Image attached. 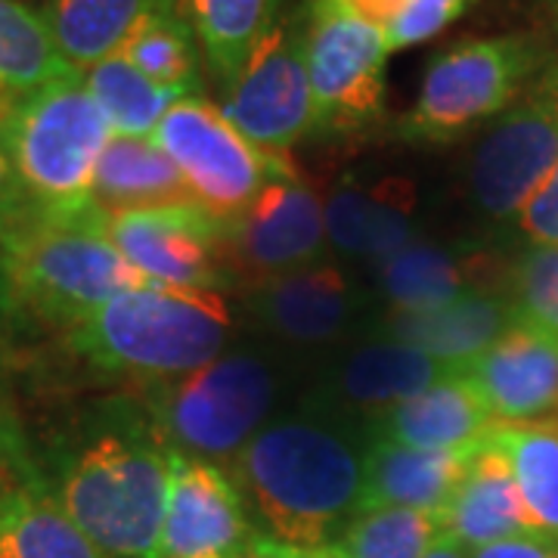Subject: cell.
Segmentation results:
<instances>
[{
    "instance_id": "30",
    "label": "cell",
    "mask_w": 558,
    "mask_h": 558,
    "mask_svg": "<svg viewBox=\"0 0 558 558\" xmlns=\"http://www.w3.org/2000/svg\"><path fill=\"white\" fill-rule=\"evenodd\" d=\"M72 75L78 69L62 60L38 10L22 0H0V87L22 97Z\"/></svg>"
},
{
    "instance_id": "33",
    "label": "cell",
    "mask_w": 558,
    "mask_h": 558,
    "mask_svg": "<svg viewBox=\"0 0 558 558\" xmlns=\"http://www.w3.org/2000/svg\"><path fill=\"white\" fill-rule=\"evenodd\" d=\"M512 304L519 319L558 332V245H537L512 274Z\"/></svg>"
},
{
    "instance_id": "26",
    "label": "cell",
    "mask_w": 558,
    "mask_h": 558,
    "mask_svg": "<svg viewBox=\"0 0 558 558\" xmlns=\"http://www.w3.org/2000/svg\"><path fill=\"white\" fill-rule=\"evenodd\" d=\"M81 78L87 84L90 97L100 102V109L112 124V134L119 137H153V131L159 128V121L171 106H178L186 97H196L183 87H168L146 78L121 53L90 65L87 72H81Z\"/></svg>"
},
{
    "instance_id": "12",
    "label": "cell",
    "mask_w": 558,
    "mask_h": 558,
    "mask_svg": "<svg viewBox=\"0 0 558 558\" xmlns=\"http://www.w3.org/2000/svg\"><path fill=\"white\" fill-rule=\"evenodd\" d=\"M102 230L140 277L168 289L218 292L233 279L227 223L202 205H165L106 215Z\"/></svg>"
},
{
    "instance_id": "25",
    "label": "cell",
    "mask_w": 558,
    "mask_h": 558,
    "mask_svg": "<svg viewBox=\"0 0 558 558\" xmlns=\"http://www.w3.org/2000/svg\"><path fill=\"white\" fill-rule=\"evenodd\" d=\"M487 440L509 462L531 534L558 539V418L494 422Z\"/></svg>"
},
{
    "instance_id": "45",
    "label": "cell",
    "mask_w": 558,
    "mask_h": 558,
    "mask_svg": "<svg viewBox=\"0 0 558 558\" xmlns=\"http://www.w3.org/2000/svg\"><path fill=\"white\" fill-rule=\"evenodd\" d=\"M553 10H556V25H558V0H553Z\"/></svg>"
},
{
    "instance_id": "29",
    "label": "cell",
    "mask_w": 558,
    "mask_h": 558,
    "mask_svg": "<svg viewBox=\"0 0 558 558\" xmlns=\"http://www.w3.org/2000/svg\"><path fill=\"white\" fill-rule=\"evenodd\" d=\"M472 274L475 264L469 258H459L440 245L410 242L398 255L381 260L379 282L395 311H422L478 289Z\"/></svg>"
},
{
    "instance_id": "2",
    "label": "cell",
    "mask_w": 558,
    "mask_h": 558,
    "mask_svg": "<svg viewBox=\"0 0 558 558\" xmlns=\"http://www.w3.org/2000/svg\"><path fill=\"white\" fill-rule=\"evenodd\" d=\"M360 447L339 425L292 416L260 428L236 457V481L270 527V537L317 549L360 512Z\"/></svg>"
},
{
    "instance_id": "20",
    "label": "cell",
    "mask_w": 558,
    "mask_h": 558,
    "mask_svg": "<svg viewBox=\"0 0 558 558\" xmlns=\"http://www.w3.org/2000/svg\"><path fill=\"white\" fill-rule=\"evenodd\" d=\"M444 531L469 553L502 539L531 537L527 512L509 462L487 438L472 450L457 490L444 509Z\"/></svg>"
},
{
    "instance_id": "41",
    "label": "cell",
    "mask_w": 558,
    "mask_h": 558,
    "mask_svg": "<svg viewBox=\"0 0 558 558\" xmlns=\"http://www.w3.org/2000/svg\"><path fill=\"white\" fill-rule=\"evenodd\" d=\"M22 307L20 295H16V286H13V277H10V267H7V258L0 252V336H7L13 326H20Z\"/></svg>"
},
{
    "instance_id": "18",
    "label": "cell",
    "mask_w": 558,
    "mask_h": 558,
    "mask_svg": "<svg viewBox=\"0 0 558 558\" xmlns=\"http://www.w3.org/2000/svg\"><path fill=\"white\" fill-rule=\"evenodd\" d=\"M472 450H457V453L416 450V447H403L395 440L373 438L366 444L360 512H366V509H422V512L444 515V509L469 465Z\"/></svg>"
},
{
    "instance_id": "6",
    "label": "cell",
    "mask_w": 558,
    "mask_h": 558,
    "mask_svg": "<svg viewBox=\"0 0 558 558\" xmlns=\"http://www.w3.org/2000/svg\"><path fill=\"white\" fill-rule=\"evenodd\" d=\"M546 69V50L531 35L462 40L428 62L413 109L398 134L413 143H450L502 116Z\"/></svg>"
},
{
    "instance_id": "15",
    "label": "cell",
    "mask_w": 558,
    "mask_h": 558,
    "mask_svg": "<svg viewBox=\"0 0 558 558\" xmlns=\"http://www.w3.org/2000/svg\"><path fill=\"white\" fill-rule=\"evenodd\" d=\"M494 422H531L558 413V332L519 319L481 357L457 369Z\"/></svg>"
},
{
    "instance_id": "37",
    "label": "cell",
    "mask_w": 558,
    "mask_h": 558,
    "mask_svg": "<svg viewBox=\"0 0 558 558\" xmlns=\"http://www.w3.org/2000/svg\"><path fill=\"white\" fill-rule=\"evenodd\" d=\"M40 218L38 205L32 202L28 190L22 186L16 165L10 159L7 146L0 143V245L16 240L25 227Z\"/></svg>"
},
{
    "instance_id": "34",
    "label": "cell",
    "mask_w": 558,
    "mask_h": 558,
    "mask_svg": "<svg viewBox=\"0 0 558 558\" xmlns=\"http://www.w3.org/2000/svg\"><path fill=\"white\" fill-rule=\"evenodd\" d=\"M469 7H472V0H410L398 20L385 28L388 50L395 53V50H407L422 40L435 38Z\"/></svg>"
},
{
    "instance_id": "32",
    "label": "cell",
    "mask_w": 558,
    "mask_h": 558,
    "mask_svg": "<svg viewBox=\"0 0 558 558\" xmlns=\"http://www.w3.org/2000/svg\"><path fill=\"white\" fill-rule=\"evenodd\" d=\"M413 205L416 190L410 183L388 180L369 190V211H366V245L363 258L388 260L407 248L413 240Z\"/></svg>"
},
{
    "instance_id": "42",
    "label": "cell",
    "mask_w": 558,
    "mask_h": 558,
    "mask_svg": "<svg viewBox=\"0 0 558 558\" xmlns=\"http://www.w3.org/2000/svg\"><path fill=\"white\" fill-rule=\"evenodd\" d=\"M245 558H307V549L289 546V543H282V539L264 534V537L255 543V549Z\"/></svg>"
},
{
    "instance_id": "19",
    "label": "cell",
    "mask_w": 558,
    "mask_h": 558,
    "mask_svg": "<svg viewBox=\"0 0 558 558\" xmlns=\"http://www.w3.org/2000/svg\"><path fill=\"white\" fill-rule=\"evenodd\" d=\"M258 317L289 341L336 339L357 311L351 279L332 264H307L260 282L255 295Z\"/></svg>"
},
{
    "instance_id": "31",
    "label": "cell",
    "mask_w": 558,
    "mask_h": 558,
    "mask_svg": "<svg viewBox=\"0 0 558 558\" xmlns=\"http://www.w3.org/2000/svg\"><path fill=\"white\" fill-rule=\"evenodd\" d=\"M119 53L156 84L183 87L190 94L199 90V53L193 25H186L178 10H165L140 22Z\"/></svg>"
},
{
    "instance_id": "38",
    "label": "cell",
    "mask_w": 558,
    "mask_h": 558,
    "mask_svg": "<svg viewBox=\"0 0 558 558\" xmlns=\"http://www.w3.org/2000/svg\"><path fill=\"white\" fill-rule=\"evenodd\" d=\"M521 230L537 245H558V161L521 205Z\"/></svg>"
},
{
    "instance_id": "3",
    "label": "cell",
    "mask_w": 558,
    "mask_h": 558,
    "mask_svg": "<svg viewBox=\"0 0 558 558\" xmlns=\"http://www.w3.org/2000/svg\"><path fill=\"white\" fill-rule=\"evenodd\" d=\"M233 317L218 292L140 286L69 329V348L102 373L178 381L220 357Z\"/></svg>"
},
{
    "instance_id": "44",
    "label": "cell",
    "mask_w": 558,
    "mask_h": 558,
    "mask_svg": "<svg viewBox=\"0 0 558 558\" xmlns=\"http://www.w3.org/2000/svg\"><path fill=\"white\" fill-rule=\"evenodd\" d=\"M16 100H20V94H13V90L0 87V131H3V124L10 121V116H13V109H16Z\"/></svg>"
},
{
    "instance_id": "39",
    "label": "cell",
    "mask_w": 558,
    "mask_h": 558,
    "mask_svg": "<svg viewBox=\"0 0 558 558\" xmlns=\"http://www.w3.org/2000/svg\"><path fill=\"white\" fill-rule=\"evenodd\" d=\"M472 558H558V539L549 537H515L475 549Z\"/></svg>"
},
{
    "instance_id": "4",
    "label": "cell",
    "mask_w": 558,
    "mask_h": 558,
    "mask_svg": "<svg viewBox=\"0 0 558 558\" xmlns=\"http://www.w3.org/2000/svg\"><path fill=\"white\" fill-rule=\"evenodd\" d=\"M112 124L78 75L22 94L0 131L22 186L40 218L69 220L97 211L94 174Z\"/></svg>"
},
{
    "instance_id": "40",
    "label": "cell",
    "mask_w": 558,
    "mask_h": 558,
    "mask_svg": "<svg viewBox=\"0 0 558 558\" xmlns=\"http://www.w3.org/2000/svg\"><path fill=\"white\" fill-rule=\"evenodd\" d=\"M339 3L348 13H354L357 20L369 22V25H376V28L385 32L403 13V7L410 0H339Z\"/></svg>"
},
{
    "instance_id": "21",
    "label": "cell",
    "mask_w": 558,
    "mask_h": 558,
    "mask_svg": "<svg viewBox=\"0 0 558 558\" xmlns=\"http://www.w3.org/2000/svg\"><path fill=\"white\" fill-rule=\"evenodd\" d=\"M457 369L440 363L413 344L381 336L360 344L351 357L336 369L329 395L336 403L360 410H388L400 400L416 398L425 388L453 376Z\"/></svg>"
},
{
    "instance_id": "17",
    "label": "cell",
    "mask_w": 558,
    "mask_h": 558,
    "mask_svg": "<svg viewBox=\"0 0 558 558\" xmlns=\"http://www.w3.org/2000/svg\"><path fill=\"white\" fill-rule=\"evenodd\" d=\"M373 438L416 450H472L487 438L494 416L481 395L459 373L369 418Z\"/></svg>"
},
{
    "instance_id": "28",
    "label": "cell",
    "mask_w": 558,
    "mask_h": 558,
    "mask_svg": "<svg viewBox=\"0 0 558 558\" xmlns=\"http://www.w3.org/2000/svg\"><path fill=\"white\" fill-rule=\"evenodd\" d=\"M444 534V515L422 509H366L307 558H422Z\"/></svg>"
},
{
    "instance_id": "24",
    "label": "cell",
    "mask_w": 558,
    "mask_h": 558,
    "mask_svg": "<svg viewBox=\"0 0 558 558\" xmlns=\"http://www.w3.org/2000/svg\"><path fill=\"white\" fill-rule=\"evenodd\" d=\"M0 558H106L47 490L0 484Z\"/></svg>"
},
{
    "instance_id": "16",
    "label": "cell",
    "mask_w": 558,
    "mask_h": 558,
    "mask_svg": "<svg viewBox=\"0 0 558 558\" xmlns=\"http://www.w3.org/2000/svg\"><path fill=\"white\" fill-rule=\"evenodd\" d=\"M515 323H519V311L512 299H499L484 289H469L435 307L395 311L388 317L385 336L407 341L440 363L459 369L481 357Z\"/></svg>"
},
{
    "instance_id": "23",
    "label": "cell",
    "mask_w": 558,
    "mask_h": 558,
    "mask_svg": "<svg viewBox=\"0 0 558 558\" xmlns=\"http://www.w3.org/2000/svg\"><path fill=\"white\" fill-rule=\"evenodd\" d=\"M94 202L106 215L165 205H196L180 178L178 165L153 140L119 134H112L102 149L94 174Z\"/></svg>"
},
{
    "instance_id": "9",
    "label": "cell",
    "mask_w": 558,
    "mask_h": 558,
    "mask_svg": "<svg viewBox=\"0 0 558 558\" xmlns=\"http://www.w3.org/2000/svg\"><path fill=\"white\" fill-rule=\"evenodd\" d=\"M220 112L252 146L277 159H286V149L317 131L307 28L301 16H277L236 81L223 90Z\"/></svg>"
},
{
    "instance_id": "8",
    "label": "cell",
    "mask_w": 558,
    "mask_h": 558,
    "mask_svg": "<svg viewBox=\"0 0 558 558\" xmlns=\"http://www.w3.org/2000/svg\"><path fill=\"white\" fill-rule=\"evenodd\" d=\"M153 143L178 165L196 205L223 223L240 218L267 183L292 178V165L260 153L205 100L171 106L153 131Z\"/></svg>"
},
{
    "instance_id": "36",
    "label": "cell",
    "mask_w": 558,
    "mask_h": 558,
    "mask_svg": "<svg viewBox=\"0 0 558 558\" xmlns=\"http://www.w3.org/2000/svg\"><path fill=\"white\" fill-rule=\"evenodd\" d=\"M369 190L341 186L326 202V236L344 255H363L366 245Z\"/></svg>"
},
{
    "instance_id": "14",
    "label": "cell",
    "mask_w": 558,
    "mask_h": 558,
    "mask_svg": "<svg viewBox=\"0 0 558 558\" xmlns=\"http://www.w3.org/2000/svg\"><path fill=\"white\" fill-rule=\"evenodd\" d=\"M326 242V208L295 178L267 183L240 218L227 223V260L233 274L258 282L314 264Z\"/></svg>"
},
{
    "instance_id": "10",
    "label": "cell",
    "mask_w": 558,
    "mask_h": 558,
    "mask_svg": "<svg viewBox=\"0 0 558 558\" xmlns=\"http://www.w3.org/2000/svg\"><path fill=\"white\" fill-rule=\"evenodd\" d=\"M307 75L317 131L344 134L379 121L385 109V32L339 0H307Z\"/></svg>"
},
{
    "instance_id": "22",
    "label": "cell",
    "mask_w": 558,
    "mask_h": 558,
    "mask_svg": "<svg viewBox=\"0 0 558 558\" xmlns=\"http://www.w3.org/2000/svg\"><path fill=\"white\" fill-rule=\"evenodd\" d=\"M178 10V0H40L38 13L72 69L116 57L140 22Z\"/></svg>"
},
{
    "instance_id": "1",
    "label": "cell",
    "mask_w": 558,
    "mask_h": 558,
    "mask_svg": "<svg viewBox=\"0 0 558 558\" xmlns=\"http://www.w3.org/2000/svg\"><path fill=\"white\" fill-rule=\"evenodd\" d=\"M40 478L106 558H159L168 447L146 407L109 398L81 410L38 453Z\"/></svg>"
},
{
    "instance_id": "27",
    "label": "cell",
    "mask_w": 558,
    "mask_h": 558,
    "mask_svg": "<svg viewBox=\"0 0 558 558\" xmlns=\"http://www.w3.org/2000/svg\"><path fill=\"white\" fill-rule=\"evenodd\" d=\"M279 0H186L208 65L227 90L277 22Z\"/></svg>"
},
{
    "instance_id": "5",
    "label": "cell",
    "mask_w": 558,
    "mask_h": 558,
    "mask_svg": "<svg viewBox=\"0 0 558 558\" xmlns=\"http://www.w3.org/2000/svg\"><path fill=\"white\" fill-rule=\"evenodd\" d=\"M102 220V208L84 218H38L0 245L25 311L72 329L121 292L156 286L121 258Z\"/></svg>"
},
{
    "instance_id": "43",
    "label": "cell",
    "mask_w": 558,
    "mask_h": 558,
    "mask_svg": "<svg viewBox=\"0 0 558 558\" xmlns=\"http://www.w3.org/2000/svg\"><path fill=\"white\" fill-rule=\"evenodd\" d=\"M422 558H472V553H469L457 537H450V534L444 531V534L428 546V553Z\"/></svg>"
},
{
    "instance_id": "11",
    "label": "cell",
    "mask_w": 558,
    "mask_h": 558,
    "mask_svg": "<svg viewBox=\"0 0 558 558\" xmlns=\"http://www.w3.org/2000/svg\"><path fill=\"white\" fill-rule=\"evenodd\" d=\"M558 161V62H549L481 140L469 183L490 218L521 211Z\"/></svg>"
},
{
    "instance_id": "13",
    "label": "cell",
    "mask_w": 558,
    "mask_h": 558,
    "mask_svg": "<svg viewBox=\"0 0 558 558\" xmlns=\"http://www.w3.org/2000/svg\"><path fill=\"white\" fill-rule=\"evenodd\" d=\"M260 537L245 515L240 484L208 459L168 450L159 558H245Z\"/></svg>"
},
{
    "instance_id": "7",
    "label": "cell",
    "mask_w": 558,
    "mask_h": 558,
    "mask_svg": "<svg viewBox=\"0 0 558 558\" xmlns=\"http://www.w3.org/2000/svg\"><path fill=\"white\" fill-rule=\"evenodd\" d=\"M277 400V376L260 357L220 354L178 381L153 385L143 407L168 450L223 459L240 453L260 432Z\"/></svg>"
},
{
    "instance_id": "35",
    "label": "cell",
    "mask_w": 558,
    "mask_h": 558,
    "mask_svg": "<svg viewBox=\"0 0 558 558\" xmlns=\"http://www.w3.org/2000/svg\"><path fill=\"white\" fill-rule=\"evenodd\" d=\"M38 450L22 425L20 410L0 391V484H40Z\"/></svg>"
}]
</instances>
